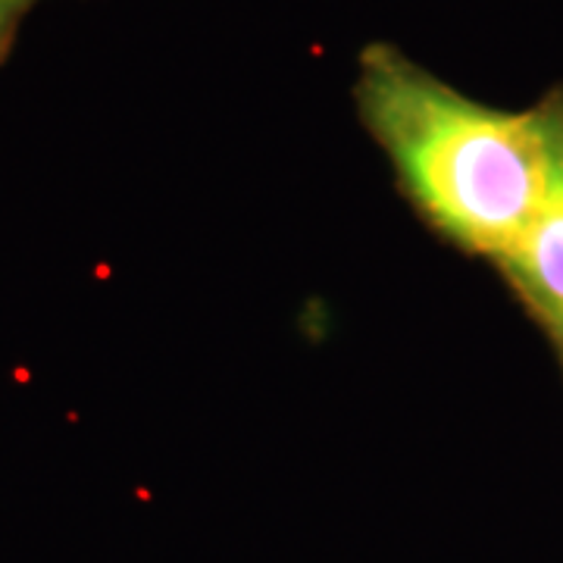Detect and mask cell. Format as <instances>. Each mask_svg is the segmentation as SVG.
I'll use <instances>...</instances> for the list:
<instances>
[{
  "mask_svg": "<svg viewBox=\"0 0 563 563\" xmlns=\"http://www.w3.org/2000/svg\"><path fill=\"white\" fill-rule=\"evenodd\" d=\"M38 3L41 0H0V63L7 60V54L13 51L22 22L29 20V13Z\"/></svg>",
  "mask_w": 563,
  "mask_h": 563,
  "instance_id": "3957f363",
  "label": "cell"
},
{
  "mask_svg": "<svg viewBox=\"0 0 563 563\" xmlns=\"http://www.w3.org/2000/svg\"><path fill=\"white\" fill-rule=\"evenodd\" d=\"M498 263L563 344V91L554 163L542 201L526 222L523 235Z\"/></svg>",
  "mask_w": 563,
  "mask_h": 563,
  "instance_id": "7a4b0ae2",
  "label": "cell"
},
{
  "mask_svg": "<svg viewBox=\"0 0 563 563\" xmlns=\"http://www.w3.org/2000/svg\"><path fill=\"white\" fill-rule=\"evenodd\" d=\"M354 98L422 217L454 244L501 261L542 201L561 91L532 110H498L435 79L401 51L369 44Z\"/></svg>",
  "mask_w": 563,
  "mask_h": 563,
  "instance_id": "6da1fadb",
  "label": "cell"
}]
</instances>
